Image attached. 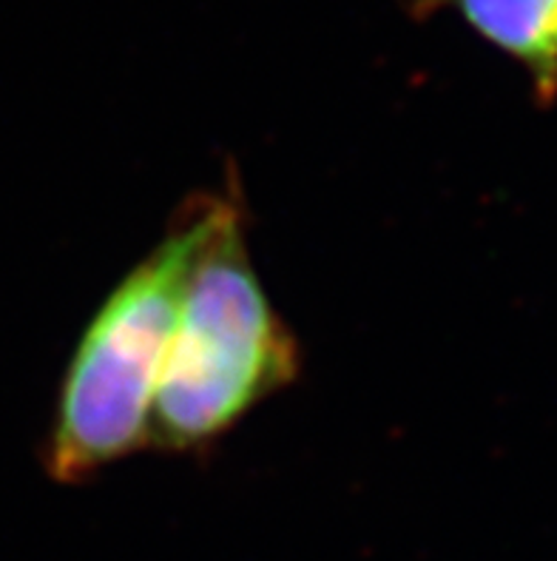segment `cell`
<instances>
[{"label":"cell","instance_id":"7a4b0ae2","mask_svg":"<svg viewBox=\"0 0 557 561\" xmlns=\"http://www.w3.org/2000/svg\"><path fill=\"white\" fill-rule=\"evenodd\" d=\"M222 192L185 199L163 240L128 271L85 325L60 382L43 468L55 482L97 477L149 448L151 405L163 374L190 263L222 208Z\"/></svg>","mask_w":557,"mask_h":561},{"label":"cell","instance_id":"6da1fadb","mask_svg":"<svg viewBox=\"0 0 557 561\" xmlns=\"http://www.w3.org/2000/svg\"><path fill=\"white\" fill-rule=\"evenodd\" d=\"M299 374L302 348L262 288L247 249L245 206L231 183L190 263L151 405L149 448L156 454L211 448Z\"/></svg>","mask_w":557,"mask_h":561},{"label":"cell","instance_id":"3957f363","mask_svg":"<svg viewBox=\"0 0 557 561\" xmlns=\"http://www.w3.org/2000/svg\"><path fill=\"white\" fill-rule=\"evenodd\" d=\"M421 12H455L475 35L530 75L544 108L557 100V0H418Z\"/></svg>","mask_w":557,"mask_h":561}]
</instances>
